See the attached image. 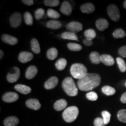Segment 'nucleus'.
<instances>
[{
	"mask_svg": "<svg viewBox=\"0 0 126 126\" xmlns=\"http://www.w3.org/2000/svg\"><path fill=\"white\" fill-rule=\"evenodd\" d=\"M83 34H84V36L85 37L86 39L90 40H93L96 36V33L95 31L92 29L86 30Z\"/></svg>",
	"mask_w": 126,
	"mask_h": 126,
	"instance_id": "nucleus-29",
	"label": "nucleus"
},
{
	"mask_svg": "<svg viewBox=\"0 0 126 126\" xmlns=\"http://www.w3.org/2000/svg\"><path fill=\"white\" fill-rule=\"evenodd\" d=\"M80 9L83 13L91 14L94 12V11L95 10V7H94V5L91 3H86V4L82 5L80 7Z\"/></svg>",
	"mask_w": 126,
	"mask_h": 126,
	"instance_id": "nucleus-18",
	"label": "nucleus"
},
{
	"mask_svg": "<svg viewBox=\"0 0 126 126\" xmlns=\"http://www.w3.org/2000/svg\"><path fill=\"white\" fill-rule=\"evenodd\" d=\"M19 123V119L15 116H10L6 118L4 121L5 126H16Z\"/></svg>",
	"mask_w": 126,
	"mask_h": 126,
	"instance_id": "nucleus-19",
	"label": "nucleus"
},
{
	"mask_svg": "<svg viewBox=\"0 0 126 126\" xmlns=\"http://www.w3.org/2000/svg\"><path fill=\"white\" fill-rule=\"evenodd\" d=\"M119 54L123 57L126 58V46H124L119 48Z\"/></svg>",
	"mask_w": 126,
	"mask_h": 126,
	"instance_id": "nucleus-41",
	"label": "nucleus"
},
{
	"mask_svg": "<svg viewBox=\"0 0 126 126\" xmlns=\"http://www.w3.org/2000/svg\"><path fill=\"white\" fill-rule=\"evenodd\" d=\"M125 85H126V83H125Z\"/></svg>",
	"mask_w": 126,
	"mask_h": 126,
	"instance_id": "nucleus-47",
	"label": "nucleus"
},
{
	"mask_svg": "<svg viewBox=\"0 0 126 126\" xmlns=\"http://www.w3.org/2000/svg\"><path fill=\"white\" fill-rule=\"evenodd\" d=\"M109 22L108 20L105 19L100 18L96 22V26L97 29L100 31H103L109 27Z\"/></svg>",
	"mask_w": 126,
	"mask_h": 126,
	"instance_id": "nucleus-17",
	"label": "nucleus"
},
{
	"mask_svg": "<svg viewBox=\"0 0 126 126\" xmlns=\"http://www.w3.org/2000/svg\"><path fill=\"white\" fill-rule=\"evenodd\" d=\"M116 61H117V63L119 66V68L122 72H124L126 71V64L125 61L121 57H117L116 59Z\"/></svg>",
	"mask_w": 126,
	"mask_h": 126,
	"instance_id": "nucleus-31",
	"label": "nucleus"
},
{
	"mask_svg": "<svg viewBox=\"0 0 126 126\" xmlns=\"http://www.w3.org/2000/svg\"><path fill=\"white\" fill-rule=\"evenodd\" d=\"M61 37L63 39L71 40H78V38L77 35L74 33L71 32H65L61 34Z\"/></svg>",
	"mask_w": 126,
	"mask_h": 126,
	"instance_id": "nucleus-24",
	"label": "nucleus"
},
{
	"mask_svg": "<svg viewBox=\"0 0 126 126\" xmlns=\"http://www.w3.org/2000/svg\"><path fill=\"white\" fill-rule=\"evenodd\" d=\"M67 47L69 48V50L72 51H79L82 48L81 45L74 43H70L67 44Z\"/></svg>",
	"mask_w": 126,
	"mask_h": 126,
	"instance_id": "nucleus-34",
	"label": "nucleus"
},
{
	"mask_svg": "<svg viewBox=\"0 0 126 126\" xmlns=\"http://www.w3.org/2000/svg\"><path fill=\"white\" fill-rule=\"evenodd\" d=\"M0 55H1V56H0V59H1L2 58V57H3V56H4V53H3V51H2V50H1V51H0Z\"/></svg>",
	"mask_w": 126,
	"mask_h": 126,
	"instance_id": "nucleus-45",
	"label": "nucleus"
},
{
	"mask_svg": "<svg viewBox=\"0 0 126 126\" xmlns=\"http://www.w3.org/2000/svg\"><path fill=\"white\" fill-rule=\"evenodd\" d=\"M22 22L21 14L19 12H15L10 17V24L12 28H16L20 26Z\"/></svg>",
	"mask_w": 126,
	"mask_h": 126,
	"instance_id": "nucleus-7",
	"label": "nucleus"
},
{
	"mask_svg": "<svg viewBox=\"0 0 126 126\" xmlns=\"http://www.w3.org/2000/svg\"><path fill=\"white\" fill-rule=\"evenodd\" d=\"M102 91L107 96H112L116 93V89L110 86H104L102 88Z\"/></svg>",
	"mask_w": 126,
	"mask_h": 126,
	"instance_id": "nucleus-28",
	"label": "nucleus"
},
{
	"mask_svg": "<svg viewBox=\"0 0 126 126\" xmlns=\"http://www.w3.org/2000/svg\"><path fill=\"white\" fill-rule=\"evenodd\" d=\"M1 39L4 43L9 44L10 45H15L18 42V39L16 37L7 34H2L1 36Z\"/></svg>",
	"mask_w": 126,
	"mask_h": 126,
	"instance_id": "nucleus-14",
	"label": "nucleus"
},
{
	"mask_svg": "<svg viewBox=\"0 0 126 126\" xmlns=\"http://www.w3.org/2000/svg\"><path fill=\"white\" fill-rule=\"evenodd\" d=\"M26 105L28 108L34 110H38L41 108V104L36 99H28L26 102Z\"/></svg>",
	"mask_w": 126,
	"mask_h": 126,
	"instance_id": "nucleus-11",
	"label": "nucleus"
},
{
	"mask_svg": "<svg viewBox=\"0 0 126 126\" xmlns=\"http://www.w3.org/2000/svg\"><path fill=\"white\" fill-rule=\"evenodd\" d=\"M100 55L98 52L97 51H93L89 55V58L91 62L94 63V64H99L101 62L100 60Z\"/></svg>",
	"mask_w": 126,
	"mask_h": 126,
	"instance_id": "nucleus-25",
	"label": "nucleus"
},
{
	"mask_svg": "<svg viewBox=\"0 0 126 126\" xmlns=\"http://www.w3.org/2000/svg\"><path fill=\"white\" fill-rule=\"evenodd\" d=\"M44 4L48 7H57L60 4L59 0H45L44 1Z\"/></svg>",
	"mask_w": 126,
	"mask_h": 126,
	"instance_id": "nucleus-39",
	"label": "nucleus"
},
{
	"mask_svg": "<svg viewBox=\"0 0 126 126\" xmlns=\"http://www.w3.org/2000/svg\"><path fill=\"white\" fill-rule=\"evenodd\" d=\"M37 67L34 65H31L28 68V69L25 72V77L28 79H33L36 76L37 73Z\"/></svg>",
	"mask_w": 126,
	"mask_h": 126,
	"instance_id": "nucleus-15",
	"label": "nucleus"
},
{
	"mask_svg": "<svg viewBox=\"0 0 126 126\" xmlns=\"http://www.w3.org/2000/svg\"><path fill=\"white\" fill-rule=\"evenodd\" d=\"M67 106V102L65 99H60L57 100L54 104V108L57 111H61L64 109Z\"/></svg>",
	"mask_w": 126,
	"mask_h": 126,
	"instance_id": "nucleus-20",
	"label": "nucleus"
},
{
	"mask_svg": "<svg viewBox=\"0 0 126 126\" xmlns=\"http://www.w3.org/2000/svg\"><path fill=\"white\" fill-rule=\"evenodd\" d=\"M100 60L103 64L107 66H111L114 64V60L112 56L109 54H103L100 56Z\"/></svg>",
	"mask_w": 126,
	"mask_h": 126,
	"instance_id": "nucleus-16",
	"label": "nucleus"
},
{
	"mask_svg": "<svg viewBox=\"0 0 126 126\" xmlns=\"http://www.w3.org/2000/svg\"><path fill=\"white\" fill-rule=\"evenodd\" d=\"M120 100L123 103H126V92L122 94L120 98Z\"/></svg>",
	"mask_w": 126,
	"mask_h": 126,
	"instance_id": "nucleus-44",
	"label": "nucleus"
},
{
	"mask_svg": "<svg viewBox=\"0 0 126 126\" xmlns=\"http://www.w3.org/2000/svg\"><path fill=\"white\" fill-rule=\"evenodd\" d=\"M62 87L70 96H75L78 94V88L71 77H67L64 79L62 83Z\"/></svg>",
	"mask_w": 126,
	"mask_h": 126,
	"instance_id": "nucleus-2",
	"label": "nucleus"
},
{
	"mask_svg": "<svg viewBox=\"0 0 126 126\" xmlns=\"http://www.w3.org/2000/svg\"><path fill=\"white\" fill-rule=\"evenodd\" d=\"M14 70H15V72H14V74L9 73L8 74L7 76V81L10 83L15 82L18 81V79L20 77V70L19 69V68L17 67H14Z\"/></svg>",
	"mask_w": 126,
	"mask_h": 126,
	"instance_id": "nucleus-9",
	"label": "nucleus"
},
{
	"mask_svg": "<svg viewBox=\"0 0 126 126\" xmlns=\"http://www.w3.org/2000/svg\"><path fill=\"white\" fill-rule=\"evenodd\" d=\"M101 82V77L96 73H88L77 82V85L82 91H90L97 88Z\"/></svg>",
	"mask_w": 126,
	"mask_h": 126,
	"instance_id": "nucleus-1",
	"label": "nucleus"
},
{
	"mask_svg": "<svg viewBox=\"0 0 126 126\" xmlns=\"http://www.w3.org/2000/svg\"><path fill=\"white\" fill-rule=\"evenodd\" d=\"M15 89L19 92L24 94H29L32 91V89L29 86L22 84L16 85L15 86Z\"/></svg>",
	"mask_w": 126,
	"mask_h": 126,
	"instance_id": "nucleus-21",
	"label": "nucleus"
},
{
	"mask_svg": "<svg viewBox=\"0 0 126 126\" xmlns=\"http://www.w3.org/2000/svg\"><path fill=\"white\" fill-rule=\"evenodd\" d=\"M58 56V51L57 49L54 47H52L47 50V57L48 60H53L56 59Z\"/></svg>",
	"mask_w": 126,
	"mask_h": 126,
	"instance_id": "nucleus-26",
	"label": "nucleus"
},
{
	"mask_svg": "<svg viewBox=\"0 0 126 126\" xmlns=\"http://www.w3.org/2000/svg\"><path fill=\"white\" fill-rule=\"evenodd\" d=\"M123 7L125 9H126V1H124V2L123 3Z\"/></svg>",
	"mask_w": 126,
	"mask_h": 126,
	"instance_id": "nucleus-46",
	"label": "nucleus"
},
{
	"mask_svg": "<svg viewBox=\"0 0 126 126\" xmlns=\"http://www.w3.org/2000/svg\"><path fill=\"white\" fill-rule=\"evenodd\" d=\"M33 58V55L31 53L28 51H22L19 53L18 59L20 63H26L31 61Z\"/></svg>",
	"mask_w": 126,
	"mask_h": 126,
	"instance_id": "nucleus-10",
	"label": "nucleus"
},
{
	"mask_svg": "<svg viewBox=\"0 0 126 126\" xmlns=\"http://www.w3.org/2000/svg\"><path fill=\"white\" fill-rule=\"evenodd\" d=\"M86 97L88 100H91V101H96L98 98L97 94L96 92H93V91L87 93L86 94Z\"/></svg>",
	"mask_w": 126,
	"mask_h": 126,
	"instance_id": "nucleus-38",
	"label": "nucleus"
},
{
	"mask_svg": "<svg viewBox=\"0 0 126 126\" xmlns=\"http://www.w3.org/2000/svg\"><path fill=\"white\" fill-rule=\"evenodd\" d=\"M79 114V109L77 106H70L66 108L63 113V118L67 123H72L77 119Z\"/></svg>",
	"mask_w": 126,
	"mask_h": 126,
	"instance_id": "nucleus-4",
	"label": "nucleus"
},
{
	"mask_svg": "<svg viewBox=\"0 0 126 126\" xmlns=\"http://www.w3.org/2000/svg\"><path fill=\"white\" fill-rule=\"evenodd\" d=\"M117 118L121 122L126 123V109L120 110L117 113Z\"/></svg>",
	"mask_w": 126,
	"mask_h": 126,
	"instance_id": "nucleus-35",
	"label": "nucleus"
},
{
	"mask_svg": "<svg viewBox=\"0 0 126 126\" xmlns=\"http://www.w3.org/2000/svg\"><path fill=\"white\" fill-rule=\"evenodd\" d=\"M107 11L109 16L111 20L114 22L119 21L120 18V14L119 9L116 5L111 4L108 6Z\"/></svg>",
	"mask_w": 126,
	"mask_h": 126,
	"instance_id": "nucleus-5",
	"label": "nucleus"
},
{
	"mask_svg": "<svg viewBox=\"0 0 126 126\" xmlns=\"http://www.w3.org/2000/svg\"><path fill=\"white\" fill-rule=\"evenodd\" d=\"M46 26L47 28L51 29H59L61 27L62 24L59 20L53 19L47 22Z\"/></svg>",
	"mask_w": 126,
	"mask_h": 126,
	"instance_id": "nucleus-22",
	"label": "nucleus"
},
{
	"mask_svg": "<svg viewBox=\"0 0 126 126\" xmlns=\"http://www.w3.org/2000/svg\"><path fill=\"white\" fill-rule=\"evenodd\" d=\"M31 48L35 54H39L40 53V47L39 42L36 39H32L31 42Z\"/></svg>",
	"mask_w": 126,
	"mask_h": 126,
	"instance_id": "nucleus-23",
	"label": "nucleus"
},
{
	"mask_svg": "<svg viewBox=\"0 0 126 126\" xmlns=\"http://www.w3.org/2000/svg\"><path fill=\"white\" fill-rule=\"evenodd\" d=\"M126 32L123 29H117L115 30L114 32L113 33V36L115 39L123 38L126 37Z\"/></svg>",
	"mask_w": 126,
	"mask_h": 126,
	"instance_id": "nucleus-30",
	"label": "nucleus"
},
{
	"mask_svg": "<svg viewBox=\"0 0 126 126\" xmlns=\"http://www.w3.org/2000/svg\"><path fill=\"white\" fill-rule=\"evenodd\" d=\"M59 79L56 77H51L47 80L45 83V88L46 89H51L57 85Z\"/></svg>",
	"mask_w": 126,
	"mask_h": 126,
	"instance_id": "nucleus-12",
	"label": "nucleus"
},
{
	"mask_svg": "<svg viewBox=\"0 0 126 126\" xmlns=\"http://www.w3.org/2000/svg\"><path fill=\"white\" fill-rule=\"evenodd\" d=\"M87 71V68L85 66L80 63L72 64L70 68L71 74L72 77L78 80L85 76L88 74Z\"/></svg>",
	"mask_w": 126,
	"mask_h": 126,
	"instance_id": "nucleus-3",
	"label": "nucleus"
},
{
	"mask_svg": "<svg viewBox=\"0 0 126 126\" xmlns=\"http://www.w3.org/2000/svg\"><path fill=\"white\" fill-rule=\"evenodd\" d=\"M47 14L49 18L53 19L54 20L56 19H59L60 17V15L59 12L53 9H48L47 10Z\"/></svg>",
	"mask_w": 126,
	"mask_h": 126,
	"instance_id": "nucleus-32",
	"label": "nucleus"
},
{
	"mask_svg": "<svg viewBox=\"0 0 126 126\" xmlns=\"http://www.w3.org/2000/svg\"><path fill=\"white\" fill-rule=\"evenodd\" d=\"M106 124H105L103 118L97 117L94 119V126H105Z\"/></svg>",
	"mask_w": 126,
	"mask_h": 126,
	"instance_id": "nucleus-40",
	"label": "nucleus"
},
{
	"mask_svg": "<svg viewBox=\"0 0 126 126\" xmlns=\"http://www.w3.org/2000/svg\"><path fill=\"white\" fill-rule=\"evenodd\" d=\"M45 12L43 8H39L35 11L34 16L37 20H40L45 16Z\"/></svg>",
	"mask_w": 126,
	"mask_h": 126,
	"instance_id": "nucleus-37",
	"label": "nucleus"
},
{
	"mask_svg": "<svg viewBox=\"0 0 126 126\" xmlns=\"http://www.w3.org/2000/svg\"><path fill=\"white\" fill-rule=\"evenodd\" d=\"M19 99V96L15 92H7L2 96V100L7 103H12L16 102Z\"/></svg>",
	"mask_w": 126,
	"mask_h": 126,
	"instance_id": "nucleus-8",
	"label": "nucleus"
},
{
	"mask_svg": "<svg viewBox=\"0 0 126 126\" xmlns=\"http://www.w3.org/2000/svg\"><path fill=\"white\" fill-rule=\"evenodd\" d=\"M60 11L65 15H70L72 12V7L70 2L67 1H64L61 4L60 7Z\"/></svg>",
	"mask_w": 126,
	"mask_h": 126,
	"instance_id": "nucleus-13",
	"label": "nucleus"
},
{
	"mask_svg": "<svg viewBox=\"0 0 126 126\" xmlns=\"http://www.w3.org/2000/svg\"><path fill=\"white\" fill-rule=\"evenodd\" d=\"M82 28L83 26L82 23L78 22H71L66 25V29L71 32L74 33L82 31Z\"/></svg>",
	"mask_w": 126,
	"mask_h": 126,
	"instance_id": "nucleus-6",
	"label": "nucleus"
},
{
	"mask_svg": "<svg viewBox=\"0 0 126 126\" xmlns=\"http://www.w3.org/2000/svg\"><path fill=\"white\" fill-rule=\"evenodd\" d=\"M22 2L24 4L28 6H31L34 4V1L33 0H22Z\"/></svg>",
	"mask_w": 126,
	"mask_h": 126,
	"instance_id": "nucleus-42",
	"label": "nucleus"
},
{
	"mask_svg": "<svg viewBox=\"0 0 126 126\" xmlns=\"http://www.w3.org/2000/svg\"><path fill=\"white\" fill-rule=\"evenodd\" d=\"M23 18H24L25 22L26 25H29V26H31L33 25V19L31 13L28 12H26L23 15Z\"/></svg>",
	"mask_w": 126,
	"mask_h": 126,
	"instance_id": "nucleus-33",
	"label": "nucleus"
},
{
	"mask_svg": "<svg viewBox=\"0 0 126 126\" xmlns=\"http://www.w3.org/2000/svg\"><path fill=\"white\" fill-rule=\"evenodd\" d=\"M102 116L103 117V119L104 120V122H105V124L106 125V124L109 123L110 121V118H111V114L109 111L105 110V111H103L102 112Z\"/></svg>",
	"mask_w": 126,
	"mask_h": 126,
	"instance_id": "nucleus-36",
	"label": "nucleus"
},
{
	"mask_svg": "<svg viewBox=\"0 0 126 126\" xmlns=\"http://www.w3.org/2000/svg\"><path fill=\"white\" fill-rule=\"evenodd\" d=\"M67 60L65 59L61 58V59H60L56 61L55 65H56L57 70L59 71H62L65 69L66 65H67Z\"/></svg>",
	"mask_w": 126,
	"mask_h": 126,
	"instance_id": "nucleus-27",
	"label": "nucleus"
},
{
	"mask_svg": "<svg viewBox=\"0 0 126 126\" xmlns=\"http://www.w3.org/2000/svg\"><path fill=\"white\" fill-rule=\"evenodd\" d=\"M83 44L85 46H92L93 45V42L92 40H88V39H85L83 40Z\"/></svg>",
	"mask_w": 126,
	"mask_h": 126,
	"instance_id": "nucleus-43",
	"label": "nucleus"
}]
</instances>
